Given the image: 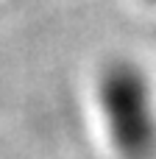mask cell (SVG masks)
<instances>
[{
	"label": "cell",
	"mask_w": 156,
	"mask_h": 159,
	"mask_svg": "<svg viewBox=\"0 0 156 159\" xmlns=\"http://www.w3.org/2000/svg\"><path fill=\"white\" fill-rule=\"evenodd\" d=\"M100 109L114 148L123 159L156 157V109L145 73L126 59L103 67L98 81Z\"/></svg>",
	"instance_id": "cell-1"
},
{
	"label": "cell",
	"mask_w": 156,
	"mask_h": 159,
	"mask_svg": "<svg viewBox=\"0 0 156 159\" xmlns=\"http://www.w3.org/2000/svg\"><path fill=\"white\" fill-rule=\"evenodd\" d=\"M154 3H156V0H154Z\"/></svg>",
	"instance_id": "cell-2"
}]
</instances>
